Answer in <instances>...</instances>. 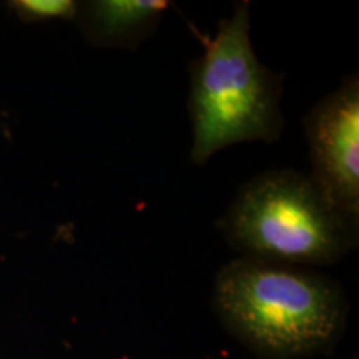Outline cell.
<instances>
[{
    "instance_id": "6da1fadb",
    "label": "cell",
    "mask_w": 359,
    "mask_h": 359,
    "mask_svg": "<svg viewBox=\"0 0 359 359\" xmlns=\"http://www.w3.org/2000/svg\"><path fill=\"white\" fill-rule=\"evenodd\" d=\"M215 309L258 354L291 359L334 343L346 299L338 283L311 268L236 258L219 269Z\"/></svg>"
},
{
    "instance_id": "7a4b0ae2",
    "label": "cell",
    "mask_w": 359,
    "mask_h": 359,
    "mask_svg": "<svg viewBox=\"0 0 359 359\" xmlns=\"http://www.w3.org/2000/svg\"><path fill=\"white\" fill-rule=\"evenodd\" d=\"M281 97L283 75L262 64L251 43V4L238 2L190 67L191 163L201 167L236 143L280 140Z\"/></svg>"
},
{
    "instance_id": "3957f363",
    "label": "cell",
    "mask_w": 359,
    "mask_h": 359,
    "mask_svg": "<svg viewBox=\"0 0 359 359\" xmlns=\"http://www.w3.org/2000/svg\"><path fill=\"white\" fill-rule=\"evenodd\" d=\"M218 230L240 258L313 269L356 248L359 223L339 213L308 173L268 170L240 188Z\"/></svg>"
},
{
    "instance_id": "277c9868",
    "label": "cell",
    "mask_w": 359,
    "mask_h": 359,
    "mask_svg": "<svg viewBox=\"0 0 359 359\" xmlns=\"http://www.w3.org/2000/svg\"><path fill=\"white\" fill-rule=\"evenodd\" d=\"M311 173L330 203L359 223V77L351 74L304 116Z\"/></svg>"
},
{
    "instance_id": "5b68a950",
    "label": "cell",
    "mask_w": 359,
    "mask_h": 359,
    "mask_svg": "<svg viewBox=\"0 0 359 359\" xmlns=\"http://www.w3.org/2000/svg\"><path fill=\"white\" fill-rule=\"evenodd\" d=\"M167 0H88L79 2L75 22L90 45L135 50L158 29Z\"/></svg>"
},
{
    "instance_id": "8992f818",
    "label": "cell",
    "mask_w": 359,
    "mask_h": 359,
    "mask_svg": "<svg viewBox=\"0 0 359 359\" xmlns=\"http://www.w3.org/2000/svg\"><path fill=\"white\" fill-rule=\"evenodd\" d=\"M8 6L24 22H75L79 11V2L75 0H15Z\"/></svg>"
}]
</instances>
